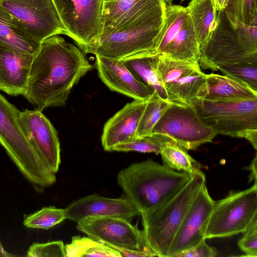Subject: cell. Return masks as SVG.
Masks as SVG:
<instances>
[{"label":"cell","mask_w":257,"mask_h":257,"mask_svg":"<svg viewBox=\"0 0 257 257\" xmlns=\"http://www.w3.org/2000/svg\"><path fill=\"white\" fill-rule=\"evenodd\" d=\"M256 166H257V159L256 156L252 160L251 164L249 167L250 170L251 171V173L250 175L249 181H251L252 180H254V183H256V177H257V171H256Z\"/></svg>","instance_id":"e575fe53"},{"label":"cell","mask_w":257,"mask_h":257,"mask_svg":"<svg viewBox=\"0 0 257 257\" xmlns=\"http://www.w3.org/2000/svg\"><path fill=\"white\" fill-rule=\"evenodd\" d=\"M193 174L177 171L147 160L121 170L117 182L126 198L142 212L167 200L190 180Z\"/></svg>","instance_id":"7a4b0ae2"},{"label":"cell","mask_w":257,"mask_h":257,"mask_svg":"<svg viewBox=\"0 0 257 257\" xmlns=\"http://www.w3.org/2000/svg\"><path fill=\"white\" fill-rule=\"evenodd\" d=\"M224 75L232 77L257 92V65L248 64H230L218 68Z\"/></svg>","instance_id":"f1b7e54d"},{"label":"cell","mask_w":257,"mask_h":257,"mask_svg":"<svg viewBox=\"0 0 257 257\" xmlns=\"http://www.w3.org/2000/svg\"><path fill=\"white\" fill-rule=\"evenodd\" d=\"M164 17L163 10L142 16L121 29L100 35L97 41L83 52L121 59L140 52H156Z\"/></svg>","instance_id":"5b68a950"},{"label":"cell","mask_w":257,"mask_h":257,"mask_svg":"<svg viewBox=\"0 0 257 257\" xmlns=\"http://www.w3.org/2000/svg\"><path fill=\"white\" fill-rule=\"evenodd\" d=\"M95 56L98 76L112 91L141 100H148L154 93L152 88L135 76L119 59Z\"/></svg>","instance_id":"2e32d148"},{"label":"cell","mask_w":257,"mask_h":257,"mask_svg":"<svg viewBox=\"0 0 257 257\" xmlns=\"http://www.w3.org/2000/svg\"><path fill=\"white\" fill-rule=\"evenodd\" d=\"M187 8L200 50L210 39L212 32L217 27V10L212 0H193Z\"/></svg>","instance_id":"cb8c5ba5"},{"label":"cell","mask_w":257,"mask_h":257,"mask_svg":"<svg viewBox=\"0 0 257 257\" xmlns=\"http://www.w3.org/2000/svg\"><path fill=\"white\" fill-rule=\"evenodd\" d=\"M92 68L78 47L59 35L51 36L34 55L24 96L40 110L64 106L73 87Z\"/></svg>","instance_id":"6da1fadb"},{"label":"cell","mask_w":257,"mask_h":257,"mask_svg":"<svg viewBox=\"0 0 257 257\" xmlns=\"http://www.w3.org/2000/svg\"><path fill=\"white\" fill-rule=\"evenodd\" d=\"M34 55L0 44V90L13 96L25 94Z\"/></svg>","instance_id":"ac0fdd59"},{"label":"cell","mask_w":257,"mask_h":257,"mask_svg":"<svg viewBox=\"0 0 257 257\" xmlns=\"http://www.w3.org/2000/svg\"><path fill=\"white\" fill-rule=\"evenodd\" d=\"M65 29L84 52L99 39L103 26V0H52Z\"/></svg>","instance_id":"9c48e42d"},{"label":"cell","mask_w":257,"mask_h":257,"mask_svg":"<svg viewBox=\"0 0 257 257\" xmlns=\"http://www.w3.org/2000/svg\"><path fill=\"white\" fill-rule=\"evenodd\" d=\"M163 142L152 136L138 137L135 140L114 146L112 151L159 154Z\"/></svg>","instance_id":"f546056e"},{"label":"cell","mask_w":257,"mask_h":257,"mask_svg":"<svg viewBox=\"0 0 257 257\" xmlns=\"http://www.w3.org/2000/svg\"><path fill=\"white\" fill-rule=\"evenodd\" d=\"M257 216V183L245 190L230 192L215 202L208 219L205 239L244 232Z\"/></svg>","instance_id":"ba28073f"},{"label":"cell","mask_w":257,"mask_h":257,"mask_svg":"<svg viewBox=\"0 0 257 257\" xmlns=\"http://www.w3.org/2000/svg\"><path fill=\"white\" fill-rule=\"evenodd\" d=\"M104 1V3H105V2H109L111 0H103Z\"/></svg>","instance_id":"74e56055"},{"label":"cell","mask_w":257,"mask_h":257,"mask_svg":"<svg viewBox=\"0 0 257 257\" xmlns=\"http://www.w3.org/2000/svg\"><path fill=\"white\" fill-rule=\"evenodd\" d=\"M66 218L78 222L87 217H118L129 220L140 211L128 199L93 194L75 200L65 209Z\"/></svg>","instance_id":"9a60e30c"},{"label":"cell","mask_w":257,"mask_h":257,"mask_svg":"<svg viewBox=\"0 0 257 257\" xmlns=\"http://www.w3.org/2000/svg\"><path fill=\"white\" fill-rule=\"evenodd\" d=\"M243 236L238 241L240 249L246 253V256H257V216L251 220Z\"/></svg>","instance_id":"1f68e13d"},{"label":"cell","mask_w":257,"mask_h":257,"mask_svg":"<svg viewBox=\"0 0 257 257\" xmlns=\"http://www.w3.org/2000/svg\"><path fill=\"white\" fill-rule=\"evenodd\" d=\"M22 127L29 142L50 169L56 173L61 163L57 132L50 121L38 109L21 111Z\"/></svg>","instance_id":"5bb4252c"},{"label":"cell","mask_w":257,"mask_h":257,"mask_svg":"<svg viewBox=\"0 0 257 257\" xmlns=\"http://www.w3.org/2000/svg\"><path fill=\"white\" fill-rule=\"evenodd\" d=\"M202 98L216 100L247 99L257 98V92L229 76L210 73L206 74V85Z\"/></svg>","instance_id":"7402d4cb"},{"label":"cell","mask_w":257,"mask_h":257,"mask_svg":"<svg viewBox=\"0 0 257 257\" xmlns=\"http://www.w3.org/2000/svg\"><path fill=\"white\" fill-rule=\"evenodd\" d=\"M0 44L15 50L35 55L41 43L25 25L0 4Z\"/></svg>","instance_id":"ffe728a7"},{"label":"cell","mask_w":257,"mask_h":257,"mask_svg":"<svg viewBox=\"0 0 257 257\" xmlns=\"http://www.w3.org/2000/svg\"><path fill=\"white\" fill-rule=\"evenodd\" d=\"M0 4L41 43L51 36L65 34L52 0H0Z\"/></svg>","instance_id":"7c38bea8"},{"label":"cell","mask_w":257,"mask_h":257,"mask_svg":"<svg viewBox=\"0 0 257 257\" xmlns=\"http://www.w3.org/2000/svg\"><path fill=\"white\" fill-rule=\"evenodd\" d=\"M65 219V209L45 207L34 213L25 215L23 224L30 228L49 229Z\"/></svg>","instance_id":"83f0119b"},{"label":"cell","mask_w":257,"mask_h":257,"mask_svg":"<svg viewBox=\"0 0 257 257\" xmlns=\"http://www.w3.org/2000/svg\"><path fill=\"white\" fill-rule=\"evenodd\" d=\"M217 10L222 11L227 5L228 0H212Z\"/></svg>","instance_id":"d590c367"},{"label":"cell","mask_w":257,"mask_h":257,"mask_svg":"<svg viewBox=\"0 0 257 257\" xmlns=\"http://www.w3.org/2000/svg\"><path fill=\"white\" fill-rule=\"evenodd\" d=\"M147 101L134 99L106 122L101 138L104 150L112 151L114 146L138 138V127Z\"/></svg>","instance_id":"e0dca14e"},{"label":"cell","mask_w":257,"mask_h":257,"mask_svg":"<svg viewBox=\"0 0 257 257\" xmlns=\"http://www.w3.org/2000/svg\"><path fill=\"white\" fill-rule=\"evenodd\" d=\"M215 133L200 119L191 105L171 102L155 124L151 136L186 151L211 142Z\"/></svg>","instance_id":"52a82bcc"},{"label":"cell","mask_w":257,"mask_h":257,"mask_svg":"<svg viewBox=\"0 0 257 257\" xmlns=\"http://www.w3.org/2000/svg\"><path fill=\"white\" fill-rule=\"evenodd\" d=\"M214 202L204 185L191 203L178 228L168 257H177L181 252L205 239V230Z\"/></svg>","instance_id":"4fadbf2b"},{"label":"cell","mask_w":257,"mask_h":257,"mask_svg":"<svg viewBox=\"0 0 257 257\" xmlns=\"http://www.w3.org/2000/svg\"><path fill=\"white\" fill-rule=\"evenodd\" d=\"M113 248L119 251L122 256L126 257H149L150 255L146 252L137 250H130L119 247H113Z\"/></svg>","instance_id":"836d02e7"},{"label":"cell","mask_w":257,"mask_h":257,"mask_svg":"<svg viewBox=\"0 0 257 257\" xmlns=\"http://www.w3.org/2000/svg\"><path fill=\"white\" fill-rule=\"evenodd\" d=\"M139 80L168 100L158 69V54L155 51L140 52L119 59Z\"/></svg>","instance_id":"44dd1931"},{"label":"cell","mask_w":257,"mask_h":257,"mask_svg":"<svg viewBox=\"0 0 257 257\" xmlns=\"http://www.w3.org/2000/svg\"><path fill=\"white\" fill-rule=\"evenodd\" d=\"M159 75L171 102L191 105L202 98L206 85V74L199 62L175 60L158 54Z\"/></svg>","instance_id":"30bf717a"},{"label":"cell","mask_w":257,"mask_h":257,"mask_svg":"<svg viewBox=\"0 0 257 257\" xmlns=\"http://www.w3.org/2000/svg\"><path fill=\"white\" fill-rule=\"evenodd\" d=\"M29 257H66L65 245L60 240L34 242L27 252Z\"/></svg>","instance_id":"4dcf8cb0"},{"label":"cell","mask_w":257,"mask_h":257,"mask_svg":"<svg viewBox=\"0 0 257 257\" xmlns=\"http://www.w3.org/2000/svg\"><path fill=\"white\" fill-rule=\"evenodd\" d=\"M216 253V249L208 245L204 239L192 248L181 252L177 257H213Z\"/></svg>","instance_id":"d6a6232c"},{"label":"cell","mask_w":257,"mask_h":257,"mask_svg":"<svg viewBox=\"0 0 257 257\" xmlns=\"http://www.w3.org/2000/svg\"><path fill=\"white\" fill-rule=\"evenodd\" d=\"M16 256L15 255L11 254L7 251L3 247V244L0 240V257H13Z\"/></svg>","instance_id":"8d00e7d4"},{"label":"cell","mask_w":257,"mask_h":257,"mask_svg":"<svg viewBox=\"0 0 257 257\" xmlns=\"http://www.w3.org/2000/svg\"><path fill=\"white\" fill-rule=\"evenodd\" d=\"M199 47L188 12L179 31L161 55L175 60L199 62Z\"/></svg>","instance_id":"603a6c76"},{"label":"cell","mask_w":257,"mask_h":257,"mask_svg":"<svg viewBox=\"0 0 257 257\" xmlns=\"http://www.w3.org/2000/svg\"><path fill=\"white\" fill-rule=\"evenodd\" d=\"M66 257H122L118 250L89 236H74L65 245Z\"/></svg>","instance_id":"d4e9b609"},{"label":"cell","mask_w":257,"mask_h":257,"mask_svg":"<svg viewBox=\"0 0 257 257\" xmlns=\"http://www.w3.org/2000/svg\"><path fill=\"white\" fill-rule=\"evenodd\" d=\"M216 134L243 138L257 130V98L216 100L197 98L191 104Z\"/></svg>","instance_id":"8992f818"},{"label":"cell","mask_w":257,"mask_h":257,"mask_svg":"<svg viewBox=\"0 0 257 257\" xmlns=\"http://www.w3.org/2000/svg\"><path fill=\"white\" fill-rule=\"evenodd\" d=\"M163 10V0H111L104 3L101 35L124 27L139 17Z\"/></svg>","instance_id":"d6986e66"},{"label":"cell","mask_w":257,"mask_h":257,"mask_svg":"<svg viewBox=\"0 0 257 257\" xmlns=\"http://www.w3.org/2000/svg\"><path fill=\"white\" fill-rule=\"evenodd\" d=\"M187 151L173 143L163 142L159 154L166 167L177 171L193 174L200 170V165Z\"/></svg>","instance_id":"484cf974"},{"label":"cell","mask_w":257,"mask_h":257,"mask_svg":"<svg viewBox=\"0 0 257 257\" xmlns=\"http://www.w3.org/2000/svg\"><path fill=\"white\" fill-rule=\"evenodd\" d=\"M205 185V177L200 170L167 200L141 212L143 230L149 246L158 256L168 257L174 236L187 211L199 191Z\"/></svg>","instance_id":"3957f363"},{"label":"cell","mask_w":257,"mask_h":257,"mask_svg":"<svg viewBox=\"0 0 257 257\" xmlns=\"http://www.w3.org/2000/svg\"><path fill=\"white\" fill-rule=\"evenodd\" d=\"M20 112L0 93V144L26 179L41 190L56 182L55 173L27 138L20 122Z\"/></svg>","instance_id":"277c9868"},{"label":"cell","mask_w":257,"mask_h":257,"mask_svg":"<svg viewBox=\"0 0 257 257\" xmlns=\"http://www.w3.org/2000/svg\"><path fill=\"white\" fill-rule=\"evenodd\" d=\"M171 102L161 98L154 91L149 98L141 118L137 135L138 137L151 136L152 131Z\"/></svg>","instance_id":"4316f807"},{"label":"cell","mask_w":257,"mask_h":257,"mask_svg":"<svg viewBox=\"0 0 257 257\" xmlns=\"http://www.w3.org/2000/svg\"><path fill=\"white\" fill-rule=\"evenodd\" d=\"M76 228L108 246L143 251L158 256L149 246L143 230L128 219L118 217H87L77 222Z\"/></svg>","instance_id":"8fae6325"}]
</instances>
